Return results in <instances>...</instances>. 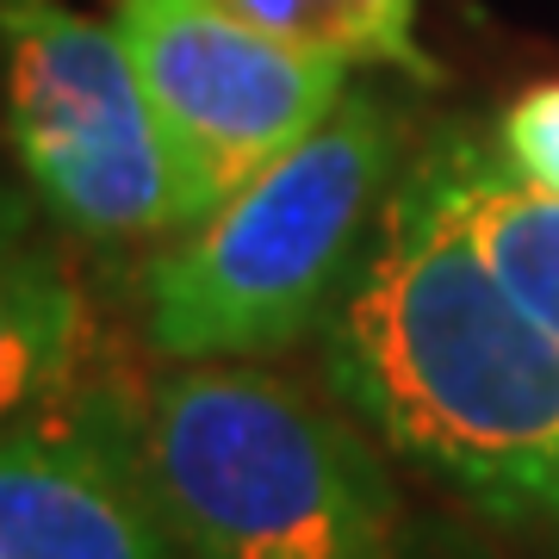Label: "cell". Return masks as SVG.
I'll use <instances>...</instances> for the list:
<instances>
[{
    "label": "cell",
    "instance_id": "cell-2",
    "mask_svg": "<svg viewBox=\"0 0 559 559\" xmlns=\"http://www.w3.org/2000/svg\"><path fill=\"white\" fill-rule=\"evenodd\" d=\"M143 473L187 559H399L404 510L348 404L255 360H180L138 404Z\"/></svg>",
    "mask_w": 559,
    "mask_h": 559
},
{
    "label": "cell",
    "instance_id": "cell-1",
    "mask_svg": "<svg viewBox=\"0 0 559 559\" xmlns=\"http://www.w3.org/2000/svg\"><path fill=\"white\" fill-rule=\"evenodd\" d=\"M323 373L392 454L498 522H559V342L498 286L417 162L323 323Z\"/></svg>",
    "mask_w": 559,
    "mask_h": 559
},
{
    "label": "cell",
    "instance_id": "cell-8",
    "mask_svg": "<svg viewBox=\"0 0 559 559\" xmlns=\"http://www.w3.org/2000/svg\"><path fill=\"white\" fill-rule=\"evenodd\" d=\"M87 367V299L38 237L32 205L0 187V429L57 404Z\"/></svg>",
    "mask_w": 559,
    "mask_h": 559
},
{
    "label": "cell",
    "instance_id": "cell-5",
    "mask_svg": "<svg viewBox=\"0 0 559 559\" xmlns=\"http://www.w3.org/2000/svg\"><path fill=\"white\" fill-rule=\"evenodd\" d=\"M119 32L162 124L180 230L218 212L348 94V62L261 32L230 0H119Z\"/></svg>",
    "mask_w": 559,
    "mask_h": 559
},
{
    "label": "cell",
    "instance_id": "cell-4",
    "mask_svg": "<svg viewBox=\"0 0 559 559\" xmlns=\"http://www.w3.org/2000/svg\"><path fill=\"white\" fill-rule=\"evenodd\" d=\"M0 106L32 193L87 242L180 230L162 150L124 32L62 0H0Z\"/></svg>",
    "mask_w": 559,
    "mask_h": 559
},
{
    "label": "cell",
    "instance_id": "cell-9",
    "mask_svg": "<svg viewBox=\"0 0 559 559\" xmlns=\"http://www.w3.org/2000/svg\"><path fill=\"white\" fill-rule=\"evenodd\" d=\"M230 7L299 50L436 81V62L417 44V0H230Z\"/></svg>",
    "mask_w": 559,
    "mask_h": 559
},
{
    "label": "cell",
    "instance_id": "cell-6",
    "mask_svg": "<svg viewBox=\"0 0 559 559\" xmlns=\"http://www.w3.org/2000/svg\"><path fill=\"white\" fill-rule=\"evenodd\" d=\"M0 559H187L143 473L138 404L112 380L0 429Z\"/></svg>",
    "mask_w": 559,
    "mask_h": 559
},
{
    "label": "cell",
    "instance_id": "cell-7",
    "mask_svg": "<svg viewBox=\"0 0 559 559\" xmlns=\"http://www.w3.org/2000/svg\"><path fill=\"white\" fill-rule=\"evenodd\" d=\"M417 168L429 175L448 224L473 242V255L559 342V200L522 180L498 143H479L466 124L436 131L417 150Z\"/></svg>",
    "mask_w": 559,
    "mask_h": 559
},
{
    "label": "cell",
    "instance_id": "cell-10",
    "mask_svg": "<svg viewBox=\"0 0 559 559\" xmlns=\"http://www.w3.org/2000/svg\"><path fill=\"white\" fill-rule=\"evenodd\" d=\"M498 150L522 180L559 200V75L522 87L516 100L498 112Z\"/></svg>",
    "mask_w": 559,
    "mask_h": 559
},
{
    "label": "cell",
    "instance_id": "cell-3",
    "mask_svg": "<svg viewBox=\"0 0 559 559\" xmlns=\"http://www.w3.org/2000/svg\"><path fill=\"white\" fill-rule=\"evenodd\" d=\"M399 156V106L342 94L318 131L150 261V348L168 360H261L323 330L380 224Z\"/></svg>",
    "mask_w": 559,
    "mask_h": 559
}]
</instances>
